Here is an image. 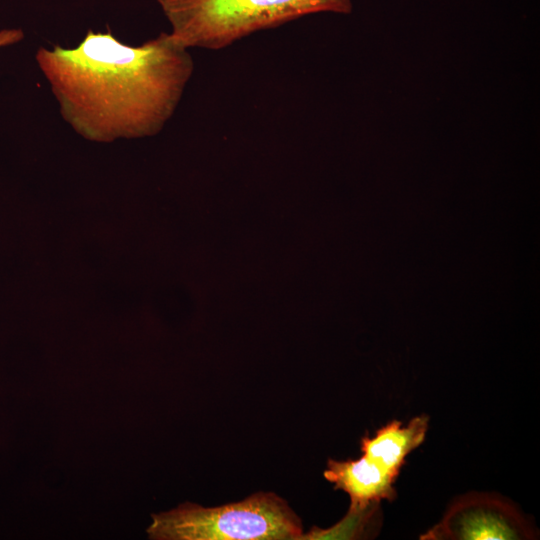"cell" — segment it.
I'll use <instances>...</instances> for the list:
<instances>
[{
    "label": "cell",
    "instance_id": "obj_1",
    "mask_svg": "<svg viewBox=\"0 0 540 540\" xmlns=\"http://www.w3.org/2000/svg\"><path fill=\"white\" fill-rule=\"evenodd\" d=\"M35 59L62 118L94 142L158 134L194 71L189 49L166 32L130 46L88 30L76 47H39Z\"/></svg>",
    "mask_w": 540,
    "mask_h": 540
},
{
    "label": "cell",
    "instance_id": "obj_2",
    "mask_svg": "<svg viewBox=\"0 0 540 540\" xmlns=\"http://www.w3.org/2000/svg\"><path fill=\"white\" fill-rule=\"evenodd\" d=\"M172 37L187 49L220 50L300 17L349 14L351 0H157Z\"/></svg>",
    "mask_w": 540,
    "mask_h": 540
},
{
    "label": "cell",
    "instance_id": "obj_3",
    "mask_svg": "<svg viewBox=\"0 0 540 540\" xmlns=\"http://www.w3.org/2000/svg\"><path fill=\"white\" fill-rule=\"evenodd\" d=\"M152 519L147 532L158 540H283L302 535L300 519L273 493L212 508L184 503Z\"/></svg>",
    "mask_w": 540,
    "mask_h": 540
},
{
    "label": "cell",
    "instance_id": "obj_4",
    "mask_svg": "<svg viewBox=\"0 0 540 540\" xmlns=\"http://www.w3.org/2000/svg\"><path fill=\"white\" fill-rule=\"evenodd\" d=\"M397 474L362 456L357 460H329L324 471L335 489L345 491L351 499V510L360 512L381 500L396 496L394 482Z\"/></svg>",
    "mask_w": 540,
    "mask_h": 540
},
{
    "label": "cell",
    "instance_id": "obj_5",
    "mask_svg": "<svg viewBox=\"0 0 540 540\" xmlns=\"http://www.w3.org/2000/svg\"><path fill=\"white\" fill-rule=\"evenodd\" d=\"M464 503V502H463ZM455 506L445 519L449 534L457 539H517L519 523L504 505L467 502Z\"/></svg>",
    "mask_w": 540,
    "mask_h": 540
},
{
    "label": "cell",
    "instance_id": "obj_6",
    "mask_svg": "<svg viewBox=\"0 0 540 540\" xmlns=\"http://www.w3.org/2000/svg\"><path fill=\"white\" fill-rule=\"evenodd\" d=\"M427 429V416L415 417L406 426L392 421L373 437L362 439L363 456L398 475L408 454L424 441Z\"/></svg>",
    "mask_w": 540,
    "mask_h": 540
},
{
    "label": "cell",
    "instance_id": "obj_7",
    "mask_svg": "<svg viewBox=\"0 0 540 540\" xmlns=\"http://www.w3.org/2000/svg\"><path fill=\"white\" fill-rule=\"evenodd\" d=\"M24 38V32L20 28L0 30V48L14 45Z\"/></svg>",
    "mask_w": 540,
    "mask_h": 540
}]
</instances>
